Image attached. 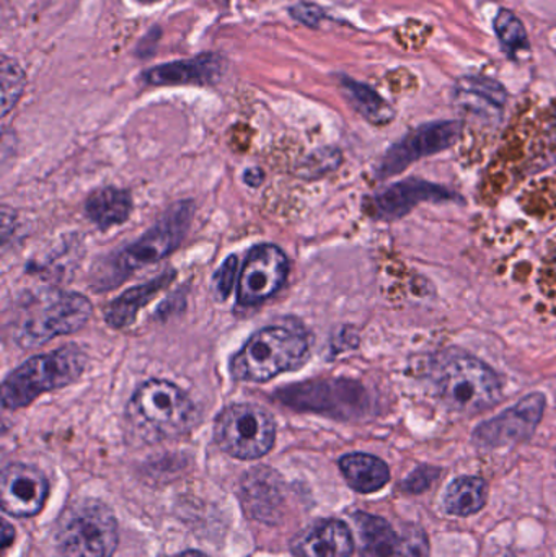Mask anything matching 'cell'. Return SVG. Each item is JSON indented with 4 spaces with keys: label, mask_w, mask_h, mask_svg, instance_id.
<instances>
[{
    "label": "cell",
    "mask_w": 556,
    "mask_h": 557,
    "mask_svg": "<svg viewBox=\"0 0 556 557\" xmlns=\"http://www.w3.org/2000/svg\"><path fill=\"white\" fill-rule=\"evenodd\" d=\"M309 356V339L302 331L267 326L251 334L228 369L238 382L264 383L306 366Z\"/></svg>",
    "instance_id": "cell-1"
},
{
    "label": "cell",
    "mask_w": 556,
    "mask_h": 557,
    "mask_svg": "<svg viewBox=\"0 0 556 557\" xmlns=\"http://www.w3.org/2000/svg\"><path fill=\"white\" fill-rule=\"evenodd\" d=\"M196 406L182 388L165 380H149L134 393L127 419L146 441L180 437L196 424Z\"/></svg>",
    "instance_id": "cell-2"
},
{
    "label": "cell",
    "mask_w": 556,
    "mask_h": 557,
    "mask_svg": "<svg viewBox=\"0 0 556 557\" xmlns=\"http://www.w3.org/2000/svg\"><path fill=\"white\" fill-rule=\"evenodd\" d=\"M87 356L75 346L33 357L13 370L2 385V405L20 409L52 389L71 385L84 372Z\"/></svg>",
    "instance_id": "cell-3"
},
{
    "label": "cell",
    "mask_w": 556,
    "mask_h": 557,
    "mask_svg": "<svg viewBox=\"0 0 556 557\" xmlns=\"http://www.w3.org/2000/svg\"><path fill=\"white\" fill-rule=\"evenodd\" d=\"M193 212H195L193 202H178L173 206L136 244L124 248L113 260L108 261L101 285L114 287L140 268L149 267L169 257L182 245L183 238L188 234Z\"/></svg>",
    "instance_id": "cell-4"
},
{
    "label": "cell",
    "mask_w": 556,
    "mask_h": 557,
    "mask_svg": "<svg viewBox=\"0 0 556 557\" xmlns=\"http://www.w3.org/2000/svg\"><path fill=\"white\" fill-rule=\"evenodd\" d=\"M91 305L84 295L52 290L29 301L15 326V339L33 347L64 334L75 333L87 324Z\"/></svg>",
    "instance_id": "cell-5"
},
{
    "label": "cell",
    "mask_w": 556,
    "mask_h": 557,
    "mask_svg": "<svg viewBox=\"0 0 556 557\" xmlns=\"http://www.w3.org/2000/svg\"><path fill=\"white\" fill-rule=\"evenodd\" d=\"M55 539L62 557H111L118 546L116 519L98 500H77L59 519Z\"/></svg>",
    "instance_id": "cell-6"
},
{
    "label": "cell",
    "mask_w": 556,
    "mask_h": 557,
    "mask_svg": "<svg viewBox=\"0 0 556 557\" xmlns=\"http://www.w3.org/2000/svg\"><path fill=\"white\" fill-rule=\"evenodd\" d=\"M437 393L449 408L456 411L482 412L502 399V380L492 367L470 356L446 360L437 369Z\"/></svg>",
    "instance_id": "cell-7"
},
{
    "label": "cell",
    "mask_w": 556,
    "mask_h": 557,
    "mask_svg": "<svg viewBox=\"0 0 556 557\" xmlns=\"http://www.w3.org/2000/svg\"><path fill=\"white\" fill-rule=\"evenodd\" d=\"M219 447L238 460H257L273 448L276 424L270 412L250 403L232 405L219 414L214 428Z\"/></svg>",
    "instance_id": "cell-8"
},
{
    "label": "cell",
    "mask_w": 556,
    "mask_h": 557,
    "mask_svg": "<svg viewBox=\"0 0 556 557\" xmlns=\"http://www.w3.org/2000/svg\"><path fill=\"white\" fill-rule=\"evenodd\" d=\"M460 133L462 124L459 121H434L411 131L387 150L378 169L379 178H391L417 160L449 149L459 140Z\"/></svg>",
    "instance_id": "cell-9"
},
{
    "label": "cell",
    "mask_w": 556,
    "mask_h": 557,
    "mask_svg": "<svg viewBox=\"0 0 556 557\" xmlns=\"http://www.w3.org/2000/svg\"><path fill=\"white\" fill-rule=\"evenodd\" d=\"M281 398L289 405L307 406L312 411L329 412L338 418H353L371 408L365 386L353 380H325L283 389Z\"/></svg>",
    "instance_id": "cell-10"
},
{
    "label": "cell",
    "mask_w": 556,
    "mask_h": 557,
    "mask_svg": "<svg viewBox=\"0 0 556 557\" xmlns=\"http://www.w3.org/2000/svg\"><path fill=\"white\" fill-rule=\"evenodd\" d=\"M545 405V395L531 393L518 405L480 424L473 431V442L480 447L502 448L529 441L541 424Z\"/></svg>",
    "instance_id": "cell-11"
},
{
    "label": "cell",
    "mask_w": 556,
    "mask_h": 557,
    "mask_svg": "<svg viewBox=\"0 0 556 557\" xmlns=\"http://www.w3.org/2000/svg\"><path fill=\"white\" fill-rule=\"evenodd\" d=\"M289 273V261L276 245L251 248L238 277L237 300L242 307H254L273 297Z\"/></svg>",
    "instance_id": "cell-12"
},
{
    "label": "cell",
    "mask_w": 556,
    "mask_h": 557,
    "mask_svg": "<svg viewBox=\"0 0 556 557\" xmlns=\"http://www.w3.org/2000/svg\"><path fill=\"white\" fill-rule=\"evenodd\" d=\"M49 483L45 474L28 465H9L0 480L3 512L18 519L36 516L48 499Z\"/></svg>",
    "instance_id": "cell-13"
},
{
    "label": "cell",
    "mask_w": 556,
    "mask_h": 557,
    "mask_svg": "<svg viewBox=\"0 0 556 557\" xmlns=\"http://www.w3.org/2000/svg\"><path fill=\"white\" fill-rule=\"evenodd\" d=\"M454 198H456L454 193L444 186L433 185L423 180L408 178L378 193L369 202L371 206L369 211L374 219L395 221L410 214L421 202L449 201Z\"/></svg>",
    "instance_id": "cell-14"
},
{
    "label": "cell",
    "mask_w": 556,
    "mask_h": 557,
    "mask_svg": "<svg viewBox=\"0 0 556 557\" xmlns=\"http://www.w3.org/2000/svg\"><path fill=\"white\" fill-rule=\"evenodd\" d=\"M224 59L214 52H205L198 58L185 61L166 62L144 72L143 81L147 85H212L222 77Z\"/></svg>",
    "instance_id": "cell-15"
},
{
    "label": "cell",
    "mask_w": 556,
    "mask_h": 557,
    "mask_svg": "<svg viewBox=\"0 0 556 557\" xmlns=\"http://www.w3.org/2000/svg\"><path fill=\"white\" fill-rule=\"evenodd\" d=\"M296 557H351L355 540L351 530L339 520H322L293 540Z\"/></svg>",
    "instance_id": "cell-16"
},
{
    "label": "cell",
    "mask_w": 556,
    "mask_h": 557,
    "mask_svg": "<svg viewBox=\"0 0 556 557\" xmlns=\"http://www.w3.org/2000/svg\"><path fill=\"white\" fill-rule=\"evenodd\" d=\"M173 276H175L173 271H166L162 276L152 278V281L146 282V284L137 285V287L124 292L121 297L111 301L110 307L104 311V320H107V323L110 324L111 327H116V330L129 326V324L136 320L140 308L146 307L163 288L169 287L170 282L173 281Z\"/></svg>",
    "instance_id": "cell-17"
},
{
    "label": "cell",
    "mask_w": 556,
    "mask_h": 557,
    "mask_svg": "<svg viewBox=\"0 0 556 557\" xmlns=\"http://www.w3.org/2000/svg\"><path fill=\"white\" fill-rule=\"evenodd\" d=\"M245 509L251 517L260 520H270L276 517V510L283 503L281 483L276 473L270 470H257L247 474L242 484Z\"/></svg>",
    "instance_id": "cell-18"
},
{
    "label": "cell",
    "mask_w": 556,
    "mask_h": 557,
    "mask_svg": "<svg viewBox=\"0 0 556 557\" xmlns=\"http://www.w3.org/2000/svg\"><path fill=\"white\" fill-rule=\"evenodd\" d=\"M339 470L349 486L361 494L378 493L391 481L387 463L368 454L345 455L339 460Z\"/></svg>",
    "instance_id": "cell-19"
},
{
    "label": "cell",
    "mask_w": 556,
    "mask_h": 557,
    "mask_svg": "<svg viewBox=\"0 0 556 557\" xmlns=\"http://www.w3.org/2000/svg\"><path fill=\"white\" fill-rule=\"evenodd\" d=\"M362 557H394L400 540L387 520L371 513H355Z\"/></svg>",
    "instance_id": "cell-20"
},
{
    "label": "cell",
    "mask_w": 556,
    "mask_h": 557,
    "mask_svg": "<svg viewBox=\"0 0 556 557\" xmlns=\"http://www.w3.org/2000/svg\"><path fill=\"white\" fill-rule=\"evenodd\" d=\"M131 211H133V199L126 189H98L85 205L88 219L103 231L124 224L129 219Z\"/></svg>",
    "instance_id": "cell-21"
},
{
    "label": "cell",
    "mask_w": 556,
    "mask_h": 557,
    "mask_svg": "<svg viewBox=\"0 0 556 557\" xmlns=\"http://www.w3.org/2000/svg\"><path fill=\"white\" fill-rule=\"evenodd\" d=\"M489 500V484L483 478H457L447 487L444 507L447 513L456 517H470L480 512Z\"/></svg>",
    "instance_id": "cell-22"
},
{
    "label": "cell",
    "mask_w": 556,
    "mask_h": 557,
    "mask_svg": "<svg viewBox=\"0 0 556 557\" xmlns=\"http://www.w3.org/2000/svg\"><path fill=\"white\" fill-rule=\"evenodd\" d=\"M339 84H342L343 94L346 95L349 103L369 123L375 124V126H385V124L394 120V108L374 88L368 87V85L361 84V82L353 81V78L346 77V75L339 78Z\"/></svg>",
    "instance_id": "cell-23"
},
{
    "label": "cell",
    "mask_w": 556,
    "mask_h": 557,
    "mask_svg": "<svg viewBox=\"0 0 556 557\" xmlns=\"http://www.w3.org/2000/svg\"><path fill=\"white\" fill-rule=\"evenodd\" d=\"M457 90L460 94L480 98V100L486 101L498 110L505 107L506 100H508V94L499 82L490 77H480V75H467V77L459 78Z\"/></svg>",
    "instance_id": "cell-24"
},
{
    "label": "cell",
    "mask_w": 556,
    "mask_h": 557,
    "mask_svg": "<svg viewBox=\"0 0 556 557\" xmlns=\"http://www.w3.org/2000/svg\"><path fill=\"white\" fill-rule=\"evenodd\" d=\"M495 32L508 52L524 51L529 48L528 32L511 10H499L495 18Z\"/></svg>",
    "instance_id": "cell-25"
},
{
    "label": "cell",
    "mask_w": 556,
    "mask_h": 557,
    "mask_svg": "<svg viewBox=\"0 0 556 557\" xmlns=\"http://www.w3.org/2000/svg\"><path fill=\"white\" fill-rule=\"evenodd\" d=\"M2 116H7L13 110L18 98L25 90L26 77L18 62L13 59L2 58Z\"/></svg>",
    "instance_id": "cell-26"
},
{
    "label": "cell",
    "mask_w": 556,
    "mask_h": 557,
    "mask_svg": "<svg viewBox=\"0 0 556 557\" xmlns=\"http://www.w3.org/2000/svg\"><path fill=\"white\" fill-rule=\"evenodd\" d=\"M394 557H430V542L427 533L418 527L408 529Z\"/></svg>",
    "instance_id": "cell-27"
},
{
    "label": "cell",
    "mask_w": 556,
    "mask_h": 557,
    "mask_svg": "<svg viewBox=\"0 0 556 557\" xmlns=\"http://www.w3.org/2000/svg\"><path fill=\"white\" fill-rule=\"evenodd\" d=\"M441 471L434 467H420L415 470L401 484V491L408 494H421L433 486L434 481L440 478Z\"/></svg>",
    "instance_id": "cell-28"
},
{
    "label": "cell",
    "mask_w": 556,
    "mask_h": 557,
    "mask_svg": "<svg viewBox=\"0 0 556 557\" xmlns=\"http://www.w3.org/2000/svg\"><path fill=\"white\" fill-rule=\"evenodd\" d=\"M237 257H228L227 260L224 261V264L219 268L218 273H215V294H218L219 298H222V300H225V298L232 294V288H234L235 284V274H237Z\"/></svg>",
    "instance_id": "cell-29"
},
{
    "label": "cell",
    "mask_w": 556,
    "mask_h": 557,
    "mask_svg": "<svg viewBox=\"0 0 556 557\" xmlns=\"http://www.w3.org/2000/svg\"><path fill=\"white\" fill-rule=\"evenodd\" d=\"M289 13L293 15L294 20L304 23V25L310 26V28H317V26L320 25V22L325 18L323 10L320 9V7L313 5V3H296V5L291 7Z\"/></svg>",
    "instance_id": "cell-30"
},
{
    "label": "cell",
    "mask_w": 556,
    "mask_h": 557,
    "mask_svg": "<svg viewBox=\"0 0 556 557\" xmlns=\"http://www.w3.org/2000/svg\"><path fill=\"white\" fill-rule=\"evenodd\" d=\"M263 180L264 175L261 170L251 169L245 172V183H247L248 186H251V188H258V186L263 183Z\"/></svg>",
    "instance_id": "cell-31"
},
{
    "label": "cell",
    "mask_w": 556,
    "mask_h": 557,
    "mask_svg": "<svg viewBox=\"0 0 556 557\" xmlns=\"http://www.w3.org/2000/svg\"><path fill=\"white\" fill-rule=\"evenodd\" d=\"M15 540V530L9 525V523H3V533H2V548L7 549L10 546V543Z\"/></svg>",
    "instance_id": "cell-32"
},
{
    "label": "cell",
    "mask_w": 556,
    "mask_h": 557,
    "mask_svg": "<svg viewBox=\"0 0 556 557\" xmlns=\"http://www.w3.org/2000/svg\"><path fill=\"white\" fill-rule=\"evenodd\" d=\"M180 557H208V556L202 555V553H199V552H186V553H183V555Z\"/></svg>",
    "instance_id": "cell-33"
},
{
    "label": "cell",
    "mask_w": 556,
    "mask_h": 557,
    "mask_svg": "<svg viewBox=\"0 0 556 557\" xmlns=\"http://www.w3.org/2000/svg\"><path fill=\"white\" fill-rule=\"evenodd\" d=\"M139 2H156V0H139Z\"/></svg>",
    "instance_id": "cell-34"
},
{
    "label": "cell",
    "mask_w": 556,
    "mask_h": 557,
    "mask_svg": "<svg viewBox=\"0 0 556 557\" xmlns=\"http://www.w3.org/2000/svg\"><path fill=\"white\" fill-rule=\"evenodd\" d=\"M506 557H518V556H515V555H508V556H506Z\"/></svg>",
    "instance_id": "cell-35"
}]
</instances>
